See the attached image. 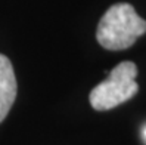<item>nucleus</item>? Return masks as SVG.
Instances as JSON below:
<instances>
[{
    "label": "nucleus",
    "mask_w": 146,
    "mask_h": 145,
    "mask_svg": "<svg viewBox=\"0 0 146 145\" xmlns=\"http://www.w3.org/2000/svg\"><path fill=\"white\" fill-rule=\"evenodd\" d=\"M146 33V21L128 3L112 5L100 18L96 39L108 50H124Z\"/></svg>",
    "instance_id": "f257e3e1"
},
{
    "label": "nucleus",
    "mask_w": 146,
    "mask_h": 145,
    "mask_svg": "<svg viewBox=\"0 0 146 145\" xmlns=\"http://www.w3.org/2000/svg\"><path fill=\"white\" fill-rule=\"evenodd\" d=\"M137 67L131 61L119 62L114 67L108 77L99 83L90 92V105L96 111H108L125 101L131 99L137 90L139 84L136 83Z\"/></svg>",
    "instance_id": "f03ea898"
},
{
    "label": "nucleus",
    "mask_w": 146,
    "mask_h": 145,
    "mask_svg": "<svg viewBox=\"0 0 146 145\" xmlns=\"http://www.w3.org/2000/svg\"><path fill=\"white\" fill-rule=\"evenodd\" d=\"M16 77L11 59L0 53V123L9 114L16 98Z\"/></svg>",
    "instance_id": "7ed1b4c3"
},
{
    "label": "nucleus",
    "mask_w": 146,
    "mask_h": 145,
    "mask_svg": "<svg viewBox=\"0 0 146 145\" xmlns=\"http://www.w3.org/2000/svg\"><path fill=\"white\" fill-rule=\"evenodd\" d=\"M145 136H146V130H145Z\"/></svg>",
    "instance_id": "20e7f679"
}]
</instances>
